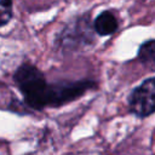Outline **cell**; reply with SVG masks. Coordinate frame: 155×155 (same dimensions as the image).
<instances>
[{
    "instance_id": "2",
    "label": "cell",
    "mask_w": 155,
    "mask_h": 155,
    "mask_svg": "<svg viewBox=\"0 0 155 155\" xmlns=\"http://www.w3.org/2000/svg\"><path fill=\"white\" fill-rule=\"evenodd\" d=\"M131 110L138 116H148L155 111V78L145 80L130 96Z\"/></svg>"
},
{
    "instance_id": "3",
    "label": "cell",
    "mask_w": 155,
    "mask_h": 155,
    "mask_svg": "<svg viewBox=\"0 0 155 155\" xmlns=\"http://www.w3.org/2000/svg\"><path fill=\"white\" fill-rule=\"evenodd\" d=\"M94 84L90 81H75V82H58L50 85V107H59L84 94Z\"/></svg>"
},
{
    "instance_id": "6",
    "label": "cell",
    "mask_w": 155,
    "mask_h": 155,
    "mask_svg": "<svg viewBox=\"0 0 155 155\" xmlns=\"http://www.w3.org/2000/svg\"><path fill=\"white\" fill-rule=\"evenodd\" d=\"M12 17V0H0V27Z\"/></svg>"
},
{
    "instance_id": "5",
    "label": "cell",
    "mask_w": 155,
    "mask_h": 155,
    "mask_svg": "<svg viewBox=\"0 0 155 155\" xmlns=\"http://www.w3.org/2000/svg\"><path fill=\"white\" fill-rule=\"evenodd\" d=\"M138 58L148 70L155 71V40H149L139 47Z\"/></svg>"
},
{
    "instance_id": "4",
    "label": "cell",
    "mask_w": 155,
    "mask_h": 155,
    "mask_svg": "<svg viewBox=\"0 0 155 155\" xmlns=\"http://www.w3.org/2000/svg\"><path fill=\"white\" fill-rule=\"evenodd\" d=\"M116 29H117V21L115 16L109 11L102 12L94 19V30L99 35H110Z\"/></svg>"
},
{
    "instance_id": "1",
    "label": "cell",
    "mask_w": 155,
    "mask_h": 155,
    "mask_svg": "<svg viewBox=\"0 0 155 155\" xmlns=\"http://www.w3.org/2000/svg\"><path fill=\"white\" fill-rule=\"evenodd\" d=\"M15 81L30 108L42 109L48 105L50 85L36 67L22 64L15 73Z\"/></svg>"
}]
</instances>
